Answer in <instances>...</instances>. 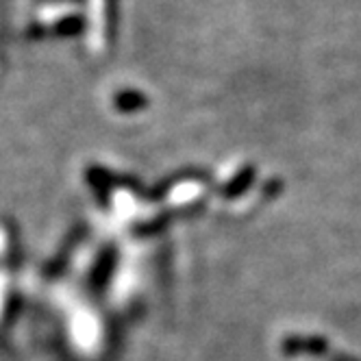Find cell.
Instances as JSON below:
<instances>
[{
	"mask_svg": "<svg viewBox=\"0 0 361 361\" xmlns=\"http://www.w3.org/2000/svg\"><path fill=\"white\" fill-rule=\"evenodd\" d=\"M250 176H252V172H250V170H248V172L244 170V172H242V174H240V176L235 178V183H238V185H235L233 190H228L226 194H231V196H235V194H240V192H242L244 188H248V180H250Z\"/></svg>",
	"mask_w": 361,
	"mask_h": 361,
	"instance_id": "cell-3",
	"label": "cell"
},
{
	"mask_svg": "<svg viewBox=\"0 0 361 361\" xmlns=\"http://www.w3.org/2000/svg\"><path fill=\"white\" fill-rule=\"evenodd\" d=\"M114 259H116L114 250H109V252L105 250V255L100 257V262L96 266V272L92 274V283H94V286H102V283H105V279H109L111 268H114Z\"/></svg>",
	"mask_w": 361,
	"mask_h": 361,
	"instance_id": "cell-2",
	"label": "cell"
},
{
	"mask_svg": "<svg viewBox=\"0 0 361 361\" xmlns=\"http://www.w3.org/2000/svg\"><path fill=\"white\" fill-rule=\"evenodd\" d=\"M331 361H359V359H355V357H348V355H335Z\"/></svg>",
	"mask_w": 361,
	"mask_h": 361,
	"instance_id": "cell-4",
	"label": "cell"
},
{
	"mask_svg": "<svg viewBox=\"0 0 361 361\" xmlns=\"http://www.w3.org/2000/svg\"><path fill=\"white\" fill-rule=\"evenodd\" d=\"M329 350V342L320 335H290L283 342V353L294 355H324Z\"/></svg>",
	"mask_w": 361,
	"mask_h": 361,
	"instance_id": "cell-1",
	"label": "cell"
}]
</instances>
